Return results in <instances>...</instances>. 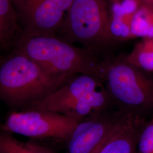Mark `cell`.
Here are the masks:
<instances>
[{
	"mask_svg": "<svg viewBox=\"0 0 153 153\" xmlns=\"http://www.w3.org/2000/svg\"><path fill=\"white\" fill-rule=\"evenodd\" d=\"M103 82L117 108L146 120L153 114V76L148 71L112 58Z\"/></svg>",
	"mask_w": 153,
	"mask_h": 153,
	"instance_id": "cell-4",
	"label": "cell"
},
{
	"mask_svg": "<svg viewBox=\"0 0 153 153\" xmlns=\"http://www.w3.org/2000/svg\"><path fill=\"white\" fill-rule=\"evenodd\" d=\"M147 121L131 115L96 153H137L138 137Z\"/></svg>",
	"mask_w": 153,
	"mask_h": 153,
	"instance_id": "cell-9",
	"label": "cell"
},
{
	"mask_svg": "<svg viewBox=\"0 0 153 153\" xmlns=\"http://www.w3.org/2000/svg\"><path fill=\"white\" fill-rule=\"evenodd\" d=\"M12 49L28 56L51 75L64 79L85 74L103 81L111 59L93 49L76 47L57 36L21 35Z\"/></svg>",
	"mask_w": 153,
	"mask_h": 153,
	"instance_id": "cell-1",
	"label": "cell"
},
{
	"mask_svg": "<svg viewBox=\"0 0 153 153\" xmlns=\"http://www.w3.org/2000/svg\"><path fill=\"white\" fill-rule=\"evenodd\" d=\"M137 153H153V118L146 122L139 133Z\"/></svg>",
	"mask_w": 153,
	"mask_h": 153,
	"instance_id": "cell-15",
	"label": "cell"
},
{
	"mask_svg": "<svg viewBox=\"0 0 153 153\" xmlns=\"http://www.w3.org/2000/svg\"><path fill=\"white\" fill-rule=\"evenodd\" d=\"M131 33L133 38H153V5L140 6L133 16Z\"/></svg>",
	"mask_w": 153,
	"mask_h": 153,
	"instance_id": "cell-13",
	"label": "cell"
},
{
	"mask_svg": "<svg viewBox=\"0 0 153 153\" xmlns=\"http://www.w3.org/2000/svg\"><path fill=\"white\" fill-rule=\"evenodd\" d=\"M133 15L112 16L110 19V33L115 42L133 38L131 33V23Z\"/></svg>",
	"mask_w": 153,
	"mask_h": 153,
	"instance_id": "cell-14",
	"label": "cell"
},
{
	"mask_svg": "<svg viewBox=\"0 0 153 153\" xmlns=\"http://www.w3.org/2000/svg\"><path fill=\"white\" fill-rule=\"evenodd\" d=\"M14 3V5L16 7V9L18 7H19L20 6L22 5V4L23 3V2L25 1V0H13Z\"/></svg>",
	"mask_w": 153,
	"mask_h": 153,
	"instance_id": "cell-17",
	"label": "cell"
},
{
	"mask_svg": "<svg viewBox=\"0 0 153 153\" xmlns=\"http://www.w3.org/2000/svg\"><path fill=\"white\" fill-rule=\"evenodd\" d=\"M79 121L55 112L32 109L11 111L0 129L33 140L65 142Z\"/></svg>",
	"mask_w": 153,
	"mask_h": 153,
	"instance_id": "cell-6",
	"label": "cell"
},
{
	"mask_svg": "<svg viewBox=\"0 0 153 153\" xmlns=\"http://www.w3.org/2000/svg\"><path fill=\"white\" fill-rule=\"evenodd\" d=\"M20 21L13 0H0V49H12L19 33Z\"/></svg>",
	"mask_w": 153,
	"mask_h": 153,
	"instance_id": "cell-10",
	"label": "cell"
},
{
	"mask_svg": "<svg viewBox=\"0 0 153 153\" xmlns=\"http://www.w3.org/2000/svg\"><path fill=\"white\" fill-rule=\"evenodd\" d=\"M131 115L112 108L78 123L66 141V153H96Z\"/></svg>",
	"mask_w": 153,
	"mask_h": 153,
	"instance_id": "cell-7",
	"label": "cell"
},
{
	"mask_svg": "<svg viewBox=\"0 0 153 153\" xmlns=\"http://www.w3.org/2000/svg\"><path fill=\"white\" fill-rule=\"evenodd\" d=\"M0 153H55L35 142L20 141L11 133L0 129Z\"/></svg>",
	"mask_w": 153,
	"mask_h": 153,
	"instance_id": "cell-11",
	"label": "cell"
},
{
	"mask_svg": "<svg viewBox=\"0 0 153 153\" xmlns=\"http://www.w3.org/2000/svg\"><path fill=\"white\" fill-rule=\"evenodd\" d=\"M124 60L145 71H153V38H143Z\"/></svg>",
	"mask_w": 153,
	"mask_h": 153,
	"instance_id": "cell-12",
	"label": "cell"
},
{
	"mask_svg": "<svg viewBox=\"0 0 153 153\" xmlns=\"http://www.w3.org/2000/svg\"><path fill=\"white\" fill-rule=\"evenodd\" d=\"M11 51L0 60V101L11 111L28 109L68 79L52 76L27 56Z\"/></svg>",
	"mask_w": 153,
	"mask_h": 153,
	"instance_id": "cell-2",
	"label": "cell"
},
{
	"mask_svg": "<svg viewBox=\"0 0 153 153\" xmlns=\"http://www.w3.org/2000/svg\"><path fill=\"white\" fill-rule=\"evenodd\" d=\"M109 24L102 0H74L57 35L70 44L79 43L105 55L115 43Z\"/></svg>",
	"mask_w": 153,
	"mask_h": 153,
	"instance_id": "cell-5",
	"label": "cell"
},
{
	"mask_svg": "<svg viewBox=\"0 0 153 153\" xmlns=\"http://www.w3.org/2000/svg\"><path fill=\"white\" fill-rule=\"evenodd\" d=\"M74 0H25L17 8L25 36H56Z\"/></svg>",
	"mask_w": 153,
	"mask_h": 153,
	"instance_id": "cell-8",
	"label": "cell"
},
{
	"mask_svg": "<svg viewBox=\"0 0 153 153\" xmlns=\"http://www.w3.org/2000/svg\"><path fill=\"white\" fill-rule=\"evenodd\" d=\"M141 5L140 0H123L121 4L116 2L112 7V16L134 14Z\"/></svg>",
	"mask_w": 153,
	"mask_h": 153,
	"instance_id": "cell-16",
	"label": "cell"
},
{
	"mask_svg": "<svg viewBox=\"0 0 153 153\" xmlns=\"http://www.w3.org/2000/svg\"><path fill=\"white\" fill-rule=\"evenodd\" d=\"M114 1H115V2H117V0H114Z\"/></svg>",
	"mask_w": 153,
	"mask_h": 153,
	"instance_id": "cell-19",
	"label": "cell"
},
{
	"mask_svg": "<svg viewBox=\"0 0 153 153\" xmlns=\"http://www.w3.org/2000/svg\"><path fill=\"white\" fill-rule=\"evenodd\" d=\"M4 52V51H2V50L0 49V60H1V59H2V57L4 56V53H3Z\"/></svg>",
	"mask_w": 153,
	"mask_h": 153,
	"instance_id": "cell-18",
	"label": "cell"
},
{
	"mask_svg": "<svg viewBox=\"0 0 153 153\" xmlns=\"http://www.w3.org/2000/svg\"><path fill=\"white\" fill-rule=\"evenodd\" d=\"M112 108L116 106L103 80L91 75L76 74L27 109L50 111L79 122L89 116Z\"/></svg>",
	"mask_w": 153,
	"mask_h": 153,
	"instance_id": "cell-3",
	"label": "cell"
}]
</instances>
